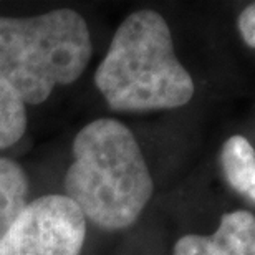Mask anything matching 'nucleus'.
<instances>
[{"label": "nucleus", "instance_id": "7", "mask_svg": "<svg viewBox=\"0 0 255 255\" xmlns=\"http://www.w3.org/2000/svg\"><path fill=\"white\" fill-rule=\"evenodd\" d=\"M28 204V177L23 167L8 157H0V239Z\"/></svg>", "mask_w": 255, "mask_h": 255}, {"label": "nucleus", "instance_id": "4", "mask_svg": "<svg viewBox=\"0 0 255 255\" xmlns=\"http://www.w3.org/2000/svg\"><path fill=\"white\" fill-rule=\"evenodd\" d=\"M86 221L63 194H47L28 202L0 239V255H80Z\"/></svg>", "mask_w": 255, "mask_h": 255}, {"label": "nucleus", "instance_id": "3", "mask_svg": "<svg viewBox=\"0 0 255 255\" xmlns=\"http://www.w3.org/2000/svg\"><path fill=\"white\" fill-rule=\"evenodd\" d=\"M91 58L86 20L71 8L35 17H0V78L25 105H40L73 83Z\"/></svg>", "mask_w": 255, "mask_h": 255}, {"label": "nucleus", "instance_id": "5", "mask_svg": "<svg viewBox=\"0 0 255 255\" xmlns=\"http://www.w3.org/2000/svg\"><path fill=\"white\" fill-rule=\"evenodd\" d=\"M172 255H255L254 214L244 209L224 214L216 232L182 236Z\"/></svg>", "mask_w": 255, "mask_h": 255}, {"label": "nucleus", "instance_id": "6", "mask_svg": "<svg viewBox=\"0 0 255 255\" xmlns=\"http://www.w3.org/2000/svg\"><path fill=\"white\" fill-rule=\"evenodd\" d=\"M224 176L234 191L255 202V151L252 142L241 134L231 136L221 151Z\"/></svg>", "mask_w": 255, "mask_h": 255}, {"label": "nucleus", "instance_id": "1", "mask_svg": "<svg viewBox=\"0 0 255 255\" xmlns=\"http://www.w3.org/2000/svg\"><path fill=\"white\" fill-rule=\"evenodd\" d=\"M152 192L149 167L126 125L100 118L76 132L63 196L85 221L105 231L128 229L139 219Z\"/></svg>", "mask_w": 255, "mask_h": 255}, {"label": "nucleus", "instance_id": "8", "mask_svg": "<svg viewBox=\"0 0 255 255\" xmlns=\"http://www.w3.org/2000/svg\"><path fill=\"white\" fill-rule=\"evenodd\" d=\"M27 131V105L0 78V149L17 144Z\"/></svg>", "mask_w": 255, "mask_h": 255}, {"label": "nucleus", "instance_id": "9", "mask_svg": "<svg viewBox=\"0 0 255 255\" xmlns=\"http://www.w3.org/2000/svg\"><path fill=\"white\" fill-rule=\"evenodd\" d=\"M237 27L249 48L255 47V5L249 3L237 18Z\"/></svg>", "mask_w": 255, "mask_h": 255}, {"label": "nucleus", "instance_id": "2", "mask_svg": "<svg viewBox=\"0 0 255 255\" xmlns=\"http://www.w3.org/2000/svg\"><path fill=\"white\" fill-rule=\"evenodd\" d=\"M95 85L115 111L174 110L196 93L191 73L174 53L169 25L151 8L128 15L116 28Z\"/></svg>", "mask_w": 255, "mask_h": 255}]
</instances>
